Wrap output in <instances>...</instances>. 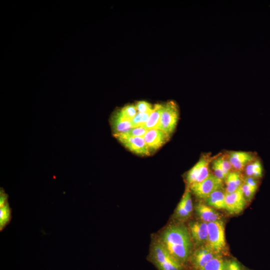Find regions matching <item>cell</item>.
Listing matches in <instances>:
<instances>
[{
    "label": "cell",
    "mask_w": 270,
    "mask_h": 270,
    "mask_svg": "<svg viewBox=\"0 0 270 270\" xmlns=\"http://www.w3.org/2000/svg\"><path fill=\"white\" fill-rule=\"evenodd\" d=\"M159 241L182 264L189 260L192 243L188 229L182 224H172L164 230Z\"/></svg>",
    "instance_id": "cell-1"
},
{
    "label": "cell",
    "mask_w": 270,
    "mask_h": 270,
    "mask_svg": "<svg viewBox=\"0 0 270 270\" xmlns=\"http://www.w3.org/2000/svg\"><path fill=\"white\" fill-rule=\"evenodd\" d=\"M138 112H146L153 110L154 106L145 101H139L135 105Z\"/></svg>",
    "instance_id": "cell-27"
},
{
    "label": "cell",
    "mask_w": 270,
    "mask_h": 270,
    "mask_svg": "<svg viewBox=\"0 0 270 270\" xmlns=\"http://www.w3.org/2000/svg\"><path fill=\"white\" fill-rule=\"evenodd\" d=\"M223 186V180L211 173L201 182L190 186V190L195 196L204 200L214 192Z\"/></svg>",
    "instance_id": "cell-5"
},
{
    "label": "cell",
    "mask_w": 270,
    "mask_h": 270,
    "mask_svg": "<svg viewBox=\"0 0 270 270\" xmlns=\"http://www.w3.org/2000/svg\"><path fill=\"white\" fill-rule=\"evenodd\" d=\"M114 134V136L130 152L142 156L150 154V149L143 137L128 136L123 133Z\"/></svg>",
    "instance_id": "cell-7"
},
{
    "label": "cell",
    "mask_w": 270,
    "mask_h": 270,
    "mask_svg": "<svg viewBox=\"0 0 270 270\" xmlns=\"http://www.w3.org/2000/svg\"><path fill=\"white\" fill-rule=\"evenodd\" d=\"M225 261L220 254L208 262L200 270H224Z\"/></svg>",
    "instance_id": "cell-22"
},
{
    "label": "cell",
    "mask_w": 270,
    "mask_h": 270,
    "mask_svg": "<svg viewBox=\"0 0 270 270\" xmlns=\"http://www.w3.org/2000/svg\"><path fill=\"white\" fill-rule=\"evenodd\" d=\"M258 188V186L250 185L244 181L240 188L246 202L251 200L254 196Z\"/></svg>",
    "instance_id": "cell-25"
},
{
    "label": "cell",
    "mask_w": 270,
    "mask_h": 270,
    "mask_svg": "<svg viewBox=\"0 0 270 270\" xmlns=\"http://www.w3.org/2000/svg\"><path fill=\"white\" fill-rule=\"evenodd\" d=\"M110 124L114 132V134L126 132L132 128L131 122L124 120L118 111L115 112L110 119Z\"/></svg>",
    "instance_id": "cell-18"
},
{
    "label": "cell",
    "mask_w": 270,
    "mask_h": 270,
    "mask_svg": "<svg viewBox=\"0 0 270 270\" xmlns=\"http://www.w3.org/2000/svg\"><path fill=\"white\" fill-rule=\"evenodd\" d=\"M244 171L246 176L258 180L264 174V167L260 158H256L249 163L245 168Z\"/></svg>",
    "instance_id": "cell-19"
},
{
    "label": "cell",
    "mask_w": 270,
    "mask_h": 270,
    "mask_svg": "<svg viewBox=\"0 0 270 270\" xmlns=\"http://www.w3.org/2000/svg\"><path fill=\"white\" fill-rule=\"evenodd\" d=\"M162 104H156L154 106L153 110L146 124L143 126L147 130L158 128Z\"/></svg>",
    "instance_id": "cell-20"
},
{
    "label": "cell",
    "mask_w": 270,
    "mask_h": 270,
    "mask_svg": "<svg viewBox=\"0 0 270 270\" xmlns=\"http://www.w3.org/2000/svg\"><path fill=\"white\" fill-rule=\"evenodd\" d=\"M224 270H241L240 264L234 260L225 261Z\"/></svg>",
    "instance_id": "cell-28"
},
{
    "label": "cell",
    "mask_w": 270,
    "mask_h": 270,
    "mask_svg": "<svg viewBox=\"0 0 270 270\" xmlns=\"http://www.w3.org/2000/svg\"><path fill=\"white\" fill-rule=\"evenodd\" d=\"M195 210L200 220L207 224L222 220L220 213L210 206L202 202H200L196 205Z\"/></svg>",
    "instance_id": "cell-15"
},
{
    "label": "cell",
    "mask_w": 270,
    "mask_h": 270,
    "mask_svg": "<svg viewBox=\"0 0 270 270\" xmlns=\"http://www.w3.org/2000/svg\"><path fill=\"white\" fill-rule=\"evenodd\" d=\"M240 172L232 171L224 179L226 194L232 193L240 188L244 182Z\"/></svg>",
    "instance_id": "cell-16"
},
{
    "label": "cell",
    "mask_w": 270,
    "mask_h": 270,
    "mask_svg": "<svg viewBox=\"0 0 270 270\" xmlns=\"http://www.w3.org/2000/svg\"><path fill=\"white\" fill-rule=\"evenodd\" d=\"M188 230L191 238L200 246L206 244L208 238V224L200 221L190 222Z\"/></svg>",
    "instance_id": "cell-13"
},
{
    "label": "cell",
    "mask_w": 270,
    "mask_h": 270,
    "mask_svg": "<svg viewBox=\"0 0 270 270\" xmlns=\"http://www.w3.org/2000/svg\"><path fill=\"white\" fill-rule=\"evenodd\" d=\"M150 257L158 270H182L183 264L174 258L160 241L152 246Z\"/></svg>",
    "instance_id": "cell-2"
},
{
    "label": "cell",
    "mask_w": 270,
    "mask_h": 270,
    "mask_svg": "<svg viewBox=\"0 0 270 270\" xmlns=\"http://www.w3.org/2000/svg\"><path fill=\"white\" fill-rule=\"evenodd\" d=\"M193 206L190 190L188 188L179 202L174 212L175 218L180 220L188 219L192 212Z\"/></svg>",
    "instance_id": "cell-14"
},
{
    "label": "cell",
    "mask_w": 270,
    "mask_h": 270,
    "mask_svg": "<svg viewBox=\"0 0 270 270\" xmlns=\"http://www.w3.org/2000/svg\"><path fill=\"white\" fill-rule=\"evenodd\" d=\"M218 254L206 244L200 246L192 253L189 260L194 268L200 270Z\"/></svg>",
    "instance_id": "cell-8"
},
{
    "label": "cell",
    "mask_w": 270,
    "mask_h": 270,
    "mask_svg": "<svg viewBox=\"0 0 270 270\" xmlns=\"http://www.w3.org/2000/svg\"><path fill=\"white\" fill-rule=\"evenodd\" d=\"M211 164L213 174L222 180H224L230 172L234 171L228 153L214 158Z\"/></svg>",
    "instance_id": "cell-11"
},
{
    "label": "cell",
    "mask_w": 270,
    "mask_h": 270,
    "mask_svg": "<svg viewBox=\"0 0 270 270\" xmlns=\"http://www.w3.org/2000/svg\"><path fill=\"white\" fill-rule=\"evenodd\" d=\"M147 131L143 126H140L131 128L128 131L122 133L128 136L143 137Z\"/></svg>",
    "instance_id": "cell-26"
},
{
    "label": "cell",
    "mask_w": 270,
    "mask_h": 270,
    "mask_svg": "<svg viewBox=\"0 0 270 270\" xmlns=\"http://www.w3.org/2000/svg\"><path fill=\"white\" fill-rule=\"evenodd\" d=\"M246 204V200L240 188L232 193L226 194L225 210L230 214H240L244 210Z\"/></svg>",
    "instance_id": "cell-9"
},
{
    "label": "cell",
    "mask_w": 270,
    "mask_h": 270,
    "mask_svg": "<svg viewBox=\"0 0 270 270\" xmlns=\"http://www.w3.org/2000/svg\"><path fill=\"white\" fill-rule=\"evenodd\" d=\"M12 219V210L8 201L0 205V230L2 231L10 222Z\"/></svg>",
    "instance_id": "cell-21"
},
{
    "label": "cell",
    "mask_w": 270,
    "mask_h": 270,
    "mask_svg": "<svg viewBox=\"0 0 270 270\" xmlns=\"http://www.w3.org/2000/svg\"><path fill=\"white\" fill-rule=\"evenodd\" d=\"M152 110L146 112H138L130 120L132 128L143 126L147 122Z\"/></svg>",
    "instance_id": "cell-23"
},
{
    "label": "cell",
    "mask_w": 270,
    "mask_h": 270,
    "mask_svg": "<svg viewBox=\"0 0 270 270\" xmlns=\"http://www.w3.org/2000/svg\"><path fill=\"white\" fill-rule=\"evenodd\" d=\"M148 148L156 150L164 145L170 136L159 128L148 130L143 136Z\"/></svg>",
    "instance_id": "cell-12"
},
{
    "label": "cell",
    "mask_w": 270,
    "mask_h": 270,
    "mask_svg": "<svg viewBox=\"0 0 270 270\" xmlns=\"http://www.w3.org/2000/svg\"><path fill=\"white\" fill-rule=\"evenodd\" d=\"M208 230L207 244L216 252L220 254L226 246L223 220H222L208 223Z\"/></svg>",
    "instance_id": "cell-4"
},
{
    "label": "cell",
    "mask_w": 270,
    "mask_h": 270,
    "mask_svg": "<svg viewBox=\"0 0 270 270\" xmlns=\"http://www.w3.org/2000/svg\"><path fill=\"white\" fill-rule=\"evenodd\" d=\"M226 191L224 188L217 190L205 199L207 204L217 209H225Z\"/></svg>",
    "instance_id": "cell-17"
},
{
    "label": "cell",
    "mask_w": 270,
    "mask_h": 270,
    "mask_svg": "<svg viewBox=\"0 0 270 270\" xmlns=\"http://www.w3.org/2000/svg\"><path fill=\"white\" fill-rule=\"evenodd\" d=\"M228 159L234 171L240 172L251 162L256 158L252 152L243 151H230L228 152Z\"/></svg>",
    "instance_id": "cell-10"
},
{
    "label": "cell",
    "mask_w": 270,
    "mask_h": 270,
    "mask_svg": "<svg viewBox=\"0 0 270 270\" xmlns=\"http://www.w3.org/2000/svg\"><path fill=\"white\" fill-rule=\"evenodd\" d=\"M124 120L130 121L138 113L135 106L128 105L117 110Z\"/></svg>",
    "instance_id": "cell-24"
},
{
    "label": "cell",
    "mask_w": 270,
    "mask_h": 270,
    "mask_svg": "<svg viewBox=\"0 0 270 270\" xmlns=\"http://www.w3.org/2000/svg\"><path fill=\"white\" fill-rule=\"evenodd\" d=\"M179 119V110L176 104L170 101L162 104V108L158 128L168 136L173 132Z\"/></svg>",
    "instance_id": "cell-3"
},
{
    "label": "cell",
    "mask_w": 270,
    "mask_h": 270,
    "mask_svg": "<svg viewBox=\"0 0 270 270\" xmlns=\"http://www.w3.org/2000/svg\"><path fill=\"white\" fill-rule=\"evenodd\" d=\"M213 158L208 155L203 156L188 172L186 180L190 186L201 182L209 176L210 166Z\"/></svg>",
    "instance_id": "cell-6"
}]
</instances>
